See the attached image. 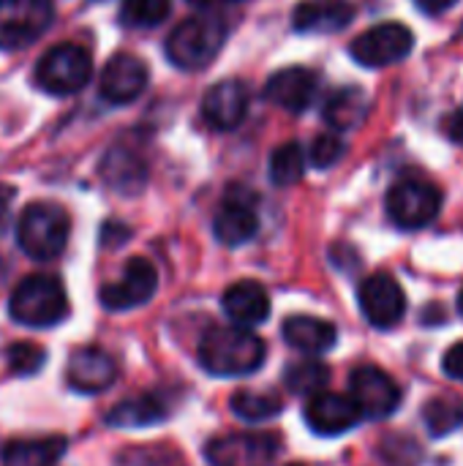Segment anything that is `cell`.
<instances>
[{
	"mask_svg": "<svg viewBox=\"0 0 463 466\" xmlns=\"http://www.w3.org/2000/svg\"><path fill=\"white\" fill-rule=\"evenodd\" d=\"M199 363L213 377H248L265 363V341L248 328L213 325L199 339Z\"/></svg>",
	"mask_w": 463,
	"mask_h": 466,
	"instance_id": "cell-1",
	"label": "cell"
},
{
	"mask_svg": "<svg viewBox=\"0 0 463 466\" xmlns=\"http://www.w3.org/2000/svg\"><path fill=\"white\" fill-rule=\"evenodd\" d=\"M8 314L25 328H52L68 314V295L57 276L35 273L19 281L8 300Z\"/></svg>",
	"mask_w": 463,
	"mask_h": 466,
	"instance_id": "cell-2",
	"label": "cell"
},
{
	"mask_svg": "<svg viewBox=\"0 0 463 466\" xmlns=\"http://www.w3.org/2000/svg\"><path fill=\"white\" fill-rule=\"evenodd\" d=\"M68 216L55 202H33L22 210L16 224L19 248L38 262L55 259L68 243Z\"/></svg>",
	"mask_w": 463,
	"mask_h": 466,
	"instance_id": "cell-3",
	"label": "cell"
},
{
	"mask_svg": "<svg viewBox=\"0 0 463 466\" xmlns=\"http://www.w3.org/2000/svg\"><path fill=\"white\" fill-rule=\"evenodd\" d=\"M226 38V27L218 16H191L180 22L166 38V55L186 71L205 68L216 60Z\"/></svg>",
	"mask_w": 463,
	"mask_h": 466,
	"instance_id": "cell-4",
	"label": "cell"
},
{
	"mask_svg": "<svg viewBox=\"0 0 463 466\" xmlns=\"http://www.w3.org/2000/svg\"><path fill=\"white\" fill-rule=\"evenodd\" d=\"M90 74H93L90 55L79 44H57L35 66L38 87L52 96L79 93L90 82Z\"/></svg>",
	"mask_w": 463,
	"mask_h": 466,
	"instance_id": "cell-5",
	"label": "cell"
},
{
	"mask_svg": "<svg viewBox=\"0 0 463 466\" xmlns=\"http://www.w3.org/2000/svg\"><path fill=\"white\" fill-rule=\"evenodd\" d=\"M388 218L401 229H423L442 210V191L428 180H401L388 191Z\"/></svg>",
	"mask_w": 463,
	"mask_h": 466,
	"instance_id": "cell-6",
	"label": "cell"
},
{
	"mask_svg": "<svg viewBox=\"0 0 463 466\" xmlns=\"http://www.w3.org/2000/svg\"><path fill=\"white\" fill-rule=\"evenodd\" d=\"M49 0H0V49H22L52 25Z\"/></svg>",
	"mask_w": 463,
	"mask_h": 466,
	"instance_id": "cell-7",
	"label": "cell"
},
{
	"mask_svg": "<svg viewBox=\"0 0 463 466\" xmlns=\"http://www.w3.org/2000/svg\"><path fill=\"white\" fill-rule=\"evenodd\" d=\"M412 46H415V33L407 25L385 22L360 33L352 41L349 55L366 68H385V66L404 60L412 52Z\"/></svg>",
	"mask_w": 463,
	"mask_h": 466,
	"instance_id": "cell-8",
	"label": "cell"
},
{
	"mask_svg": "<svg viewBox=\"0 0 463 466\" xmlns=\"http://www.w3.org/2000/svg\"><path fill=\"white\" fill-rule=\"evenodd\" d=\"M349 399L355 401L360 418L385 420L401 407V388L382 369L360 366L349 377Z\"/></svg>",
	"mask_w": 463,
	"mask_h": 466,
	"instance_id": "cell-9",
	"label": "cell"
},
{
	"mask_svg": "<svg viewBox=\"0 0 463 466\" xmlns=\"http://www.w3.org/2000/svg\"><path fill=\"white\" fill-rule=\"evenodd\" d=\"M278 434L237 431L210 440L205 456L213 466H270L278 456Z\"/></svg>",
	"mask_w": 463,
	"mask_h": 466,
	"instance_id": "cell-10",
	"label": "cell"
},
{
	"mask_svg": "<svg viewBox=\"0 0 463 466\" xmlns=\"http://www.w3.org/2000/svg\"><path fill=\"white\" fill-rule=\"evenodd\" d=\"M156 289H158V273L153 262L145 257H134L126 262L123 276L117 281L101 287V306L115 314L131 311L145 306L156 295Z\"/></svg>",
	"mask_w": 463,
	"mask_h": 466,
	"instance_id": "cell-11",
	"label": "cell"
},
{
	"mask_svg": "<svg viewBox=\"0 0 463 466\" xmlns=\"http://www.w3.org/2000/svg\"><path fill=\"white\" fill-rule=\"evenodd\" d=\"M357 300L363 317L379 330L396 328L407 314V295L390 273L368 276L357 289Z\"/></svg>",
	"mask_w": 463,
	"mask_h": 466,
	"instance_id": "cell-12",
	"label": "cell"
},
{
	"mask_svg": "<svg viewBox=\"0 0 463 466\" xmlns=\"http://www.w3.org/2000/svg\"><path fill=\"white\" fill-rule=\"evenodd\" d=\"M117 380V360L101 347H82L68 358L65 382L76 393H101Z\"/></svg>",
	"mask_w": 463,
	"mask_h": 466,
	"instance_id": "cell-13",
	"label": "cell"
},
{
	"mask_svg": "<svg viewBox=\"0 0 463 466\" xmlns=\"http://www.w3.org/2000/svg\"><path fill=\"white\" fill-rule=\"evenodd\" d=\"M248 115V90L237 79L216 82L202 98V117L216 131L237 128Z\"/></svg>",
	"mask_w": 463,
	"mask_h": 466,
	"instance_id": "cell-14",
	"label": "cell"
},
{
	"mask_svg": "<svg viewBox=\"0 0 463 466\" xmlns=\"http://www.w3.org/2000/svg\"><path fill=\"white\" fill-rule=\"evenodd\" d=\"M306 423L322 437H338L360 423V412L349 396L341 393H317L306 404Z\"/></svg>",
	"mask_w": 463,
	"mask_h": 466,
	"instance_id": "cell-15",
	"label": "cell"
},
{
	"mask_svg": "<svg viewBox=\"0 0 463 466\" xmlns=\"http://www.w3.org/2000/svg\"><path fill=\"white\" fill-rule=\"evenodd\" d=\"M147 87V66L126 52L109 57L101 71V96L112 104H128Z\"/></svg>",
	"mask_w": 463,
	"mask_h": 466,
	"instance_id": "cell-16",
	"label": "cell"
},
{
	"mask_svg": "<svg viewBox=\"0 0 463 466\" xmlns=\"http://www.w3.org/2000/svg\"><path fill=\"white\" fill-rule=\"evenodd\" d=\"M314 96H317V74L303 66L281 68L265 85V98L287 112H306Z\"/></svg>",
	"mask_w": 463,
	"mask_h": 466,
	"instance_id": "cell-17",
	"label": "cell"
},
{
	"mask_svg": "<svg viewBox=\"0 0 463 466\" xmlns=\"http://www.w3.org/2000/svg\"><path fill=\"white\" fill-rule=\"evenodd\" d=\"M221 306L237 328H254L270 317V295L254 279H243V281H235L232 287H226Z\"/></svg>",
	"mask_w": 463,
	"mask_h": 466,
	"instance_id": "cell-18",
	"label": "cell"
},
{
	"mask_svg": "<svg viewBox=\"0 0 463 466\" xmlns=\"http://www.w3.org/2000/svg\"><path fill=\"white\" fill-rule=\"evenodd\" d=\"M281 333H284V341L306 358H319V355L330 352L338 341V330L333 322L308 317V314L289 317L284 322Z\"/></svg>",
	"mask_w": 463,
	"mask_h": 466,
	"instance_id": "cell-19",
	"label": "cell"
},
{
	"mask_svg": "<svg viewBox=\"0 0 463 466\" xmlns=\"http://www.w3.org/2000/svg\"><path fill=\"white\" fill-rule=\"evenodd\" d=\"M101 177L109 188L131 197V194H139L147 183V167L145 161L134 153V150H126V147H112L104 161H101Z\"/></svg>",
	"mask_w": 463,
	"mask_h": 466,
	"instance_id": "cell-20",
	"label": "cell"
},
{
	"mask_svg": "<svg viewBox=\"0 0 463 466\" xmlns=\"http://www.w3.org/2000/svg\"><path fill=\"white\" fill-rule=\"evenodd\" d=\"M213 232L224 246H243L259 232V216L251 208V202L243 199H226L221 210L216 213Z\"/></svg>",
	"mask_w": 463,
	"mask_h": 466,
	"instance_id": "cell-21",
	"label": "cell"
},
{
	"mask_svg": "<svg viewBox=\"0 0 463 466\" xmlns=\"http://www.w3.org/2000/svg\"><path fill=\"white\" fill-rule=\"evenodd\" d=\"M166 418H169V404L158 393H139L120 401L106 415V423L115 429H142V426L164 423Z\"/></svg>",
	"mask_w": 463,
	"mask_h": 466,
	"instance_id": "cell-22",
	"label": "cell"
},
{
	"mask_svg": "<svg viewBox=\"0 0 463 466\" xmlns=\"http://www.w3.org/2000/svg\"><path fill=\"white\" fill-rule=\"evenodd\" d=\"M371 98L363 87H341L325 104V120L336 131H352L366 123Z\"/></svg>",
	"mask_w": 463,
	"mask_h": 466,
	"instance_id": "cell-23",
	"label": "cell"
},
{
	"mask_svg": "<svg viewBox=\"0 0 463 466\" xmlns=\"http://www.w3.org/2000/svg\"><path fill=\"white\" fill-rule=\"evenodd\" d=\"M63 437H38V440H16L3 448V466H55L65 453Z\"/></svg>",
	"mask_w": 463,
	"mask_h": 466,
	"instance_id": "cell-24",
	"label": "cell"
},
{
	"mask_svg": "<svg viewBox=\"0 0 463 466\" xmlns=\"http://www.w3.org/2000/svg\"><path fill=\"white\" fill-rule=\"evenodd\" d=\"M352 14L347 3H300L295 8V27L300 33H333L347 27Z\"/></svg>",
	"mask_w": 463,
	"mask_h": 466,
	"instance_id": "cell-25",
	"label": "cell"
},
{
	"mask_svg": "<svg viewBox=\"0 0 463 466\" xmlns=\"http://www.w3.org/2000/svg\"><path fill=\"white\" fill-rule=\"evenodd\" d=\"M327 382H330V369L319 358H303L284 371V385L295 396L311 399V396L322 393L327 388Z\"/></svg>",
	"mask_w": 463,
	"mask_h": 466,
	"instance_id": "cell-26",
	"label": "cell"
},
{
	"mask_svg": "<svg viewBox=\"0 0 463 466\" xmlns=\"http://www.w3.org/2000/svg\"><path fill=\"white\" fill-rule=\"evenodd\" d=\"M229 407H232L235 418L243 423H265V420H273L276 415H281V410H284L278 396L262 393V390H237L229 401Z\"/></svg>",
	"mask_w": 463,
	"mask_h": 466,
	"instance_id": "cell-27",
	"label": "cell"
},
{
	"mask_svg": "<svg viewBox=\"0 0 463 466\" xmlns=\"http://www.w3.org/2000/svg\"><path fill=\"white\" fill-rule=\"evenodd\" d=\"M423 423L431 437H448L463 426L461 399H434L423 407Z\"/></svg>",
	"mask_w": 463,
	"mask_h": 466,
	"instance_id": "cell-28",
	"label": "cell"
},
{
	"mask_svg": "<svg viewBox=\"0 0 463 466\" xmlns=\"http://www.w3.org/2000/svg\"><path fill=\"white\" fill-rule=\"evenodd\" d=\"M306 175V153L297 142H287L270 156V180L276 186H295Z\"/></svg>",
	"mask_w": 463,
	"mask_h": 466,
	"instance_id": "cell-29",
	"label": "cell"
},
{
	"mask_svg": "<svg viewBox=\"0 0 463 466\" xmlns=\"http://www.w3.org/2000/svg\"><path fill=\"white\" fill-rule=\"evenodd\" d=\"M172 11L169 0H123L120 3V22L126 27H156Z\"/></svg>",
	"mask_w": 463,
	"mask_h": 466,
	"instance_id": "cell-30",
	"label": "cell"
},
{
	"mask_svg": "<svg viewBox=\"0 0 463 466\" xmlns=\"http://www.w3.org/2000/svg\"><path fill=\"white\" fill-rule=\"evenodd\" d=\"M5 358H8V366H11L14 374L30 377V374H35V371L44 366V358H46V355H44L41 347H35V344H30V341H19V344H11V347H8Z\"/></svg>",
	"mask_w": 463,
	"mask_h": 466,
	"instance_id": "cell-31",
	"label": "cell"
},
{
	"mask_svg": "<svg viewBox=\"0 0 463 466\" xmlns=\"http://www.w3.org/2000/svg\"><path fill=\"white\" fill-rule=\"evenodd\" d=\"M344 156V142H341V137H336V134H319L314 142H311V150H308V161L317 167V169H327V167H333L338 158Z\"/></svg>",
	"mask_w": 463,
	"mask_h": 466,
	"instance_id": "cell-32",
	"label": "cell"
},
{
	"mask_svg": "<svg viewBox=\"0 0 463 466\" xmlns=\"http://www.w3.org/2000/svg\"><path fill=\"white\" fill-rule=\"evenodd\" d=\"M442 371H445L450 380L463 382V341L453 344V347L445 352V358H442Z\"/></svg>",
	"mask_w": 463,
	"mask_h": 466,
	"instance_id": "cell-33",
	"label": "cell"
},
{
	"mask_svg": "<svg viewBox=\"0 0 463 466\" xmlns=\"http://www.w3.org/2000/svg\"><path fill=\"white\" fill-rule=\"evenodd\" d=\"M442 128H445V134H448L450 142H456V145H461L463 147V106H458L456 112H450V115L442 120Z\"/></svg>",
	"mask_w": 463,
	"mask_h": 466,
	"instance_id": "cell-34",
	"label": "cell"
},
{
	"mask_svg": "<svg viewBox=\"0 0 463 466\" xmlns=\"http://www.w3.org/2000/svg\"><path fill=\"white\" fill-rule=\"evenodd\" d=\"M415 5H418L423 14L437 16V14H445L448 8H453V5H456V0H415Z\"/></svg>",
	"mask_w": 463,
	"mask_h": 466,
	"instance_id": "cell-35",
	"label": "cell"
},
{
	"mask_svg": "<svg viewBox=\"0 0 463 466\" xmlns=\"http://www.w3.org/2000/svg\"><path fill=\"white\" fill-rule=\"evenodd\" d=\"M191 5H199V8H213V5H224V3H240V0H188Z\"/></svg>",
	"mask_w": 463,
	"mask_h": 466,
	"instance_id": "cell-36",
	"label": "cell"
},
{
	"mask_svg": "<svg viewBox=\"0 0 463 466\" xmlns=\"http://www.w3.org/2000/svg\"><path fill=\"white\" fill-rule=\"evenodd\" d=\"M458 311L463 314V289H461V295H458Z\"/></svg>",
	"mask_w": 463,
	"mask_h": 466,
	"instance_id": "cell-37",
	"label": "cell"
},
{
	"mask_svg": "<svg viewBox=\"0 0 463 466\" xmlns=\"http://www.w3.org/2000/svg\"><path fill=\"white\" fill-rule=\"evenodd\" d=\"M292 466H303V464H292Z\"/></svg>",
	"mask_w": 463,
	"mask_h": 466,
	"instance_id": "cell-38",
	"label": "cell"
}]
</instances>
